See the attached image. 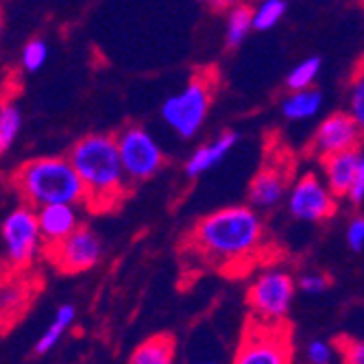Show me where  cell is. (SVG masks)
Segmentation results:
<instances>
[{"label":"cell","mask_w":364,"mask_h":364,"mask_svg":"<svg viewBox=\"0 0 364 364\" xmlns=\"http://www.w3.org/2000/svg\"><path fill=\"white\" fill-rule=\"evenodd\" d=\"M262 240L264 225L257 212L247 205H231L198 220L188 236V249L208 264L225 269L251 262Z\"/></svg>","instance_id":"1"},{"label":"cell","mask_w":364,"mask_h":364,"mask_svg":"<svg viewBox=\"0 0 364 364\" xmlns=\"http://www.w3.org/2000/svg\"><path fill=\"white\" fill-rule=\"evenodd\" d=\"M85 186V208L92 212L114 210L127 192L129 177L116 136L94 134L81 138L68 153Z\"/></svg>","instance_id":"2"},{"label":"cell","mask_w":364,"mask_h":364,"mask_svg":"<svg viewBox=\"0 0 364 364\" xmlns=\"http://www.w3.org/2000/svg\"><path fill=\"white\" fill-rule=\"evenodd\" d=\"M11 186L22 203L36 210L55 203H85V186L70 157L50 155L28 159L14 171Z\"/></svg>","instance_id":"3"},{"label":"cell","mask_w":364,"mask_h":364,"mask_svg":"<svg viewBox=\"0 0 364 364\" xmlns=\"http://www.w3.org/2000/svg\"><path fill=\"white\" fill-rule=\"evenodd\" d=\"M212 92L214 83L212 77L196 75L181 92L168 96L161 105V118L166 122L179 138H194L201 131L210 105H212Z\"/></svg>","instance_id":"4"},{"label":"cell","mask_w":364,"mask_h":364,"mask_svg":"<svg viewBox=\"0 0 364 364\" xmlns=\"http://www.w3.org/2000/svg\"><path fill=\"white\" fill-rule=\"evenodd\" d=\"M3 245L7 267L18 273L31 269L42 253L44 236L40 229L38 210L22 203L3 220Z\"/></svg>","instance_id":"5"},{"label":"cell","mask_w":364,"mask_h":364,"mask_svg":"<svg viewBox=\"0 0 364 364\" xmlns=\"http://www.w3.org/2000/svg\"><path fill=\"white\" fill-rule=\"evenodd\" d=\"M294 290H296V282L288 271L284 269L262 271L247 292L251 318L269 325L286 323V316L294 299Z\"/></svg>","instance_id":"6"},{"label":"cell","mask_w":364,"mask_h":364,"mask_svg":"<svg viewBox=\"0 0 364 364\" xmlns=\"http://www.w3.org/2000/svg\"><path fill=\"white\" fill-rule=\"evenodd\" d=\"M292 351L288 323L269 325L251 318L231 364H292Z\"/></svg>","instance_id":"7"},{"label":"cell","mask_w":364,"mask_h":364,"mask_svg":"<svg viewBox=\"0 0 364 364\" xmlns=\"http://www.w3.org/2000/svg\"><path fill=\"white\" fill-rule=\"evenodd\" d=\"M116 140L129 181H146L161 171L164 161H166L164 151L144 127L129 124L116 136Z\"/></svg>","instance_id":"8"},{"label":"cell","mask_w":364,"mask_h":364,"mask_svg":"<svg viewBox=\"0 0 364 364\" xmlns=\"http://www.w3.org/2000/svg\"><path fill=\"white\" fill-rule=\"evenodd\" d=\"M44 255L55 271L63 275H77L96 267L103 255V242L90 227H79L63 240L46 245Z\"/></svg>","instance_id":"9"},{"label":"cell","mask_w":364,"mask_h":364,"mask_svg":"<svg viewBox=\"0 0 364 364\" xmlns=\"http://www.w3.org/2000/svg\"><path fill=\"white\" fill-rule=\"evenodd\" d=\"M336 194L318 175L306 173L288 192V212L304 223H321L336 212Z\"/></svg>","instance_id":"10"},{"label":"cell","mask_w":364,"mask_h":364,"mask_svg":"<svg viewBox=\"0 0 364 364\" xmlns=\"http://www.w3.org/2000/svg\"><path fill=\"white\" fill-rule=\"evenodd\" d=\"M364 131L353 120L349 112H336L327 116L314 131L312 138V153L316 157H329L336 153L360 149V138Z\"/></svg>","instance_id":"11"},{"label":"cell","mask_w":364,"mask_h":364,"mask_svg":"<svg viewBox=\"0 0 364 364\" xmlns=\"http://www.w3.org/2000/svg\"><path fill=\"white\" fill-rule=\"evenodd\" d=\"M292 168L282 164H269L264 166L249 186V201L255 210H271L282 203L288 192Z\"/></svg>","instance_id":"12"},{"label":"cell","mask_w":364,"mask_h":364,"mask_svg":"<svg viewBox=\"0 0 364 364\" xmlns=\"http://www.w3.org/2000/svg\"><path fill=\"white\" fill-rule=\"evenodd\" d=\"M40 218V229L46 245H55L70 236L75 229H79V214L77 205L73 203H55L38 210Z\"/></svg>","instance_id":"13"},{"label":"cell","mask_w":364,"mask_h":364,"mask_svg":"<svg viewBox=\"0 0 364 364\" xmlns=\"http://www.w3.org/2000/svg\"><path fill=\"white\" fill-rule=\"evenodd\" d=\"M360 149L353 151H345V153H336V155H329L323 157V175L327 186L332 188V192L336 196H347L351 190V183L355 179L358 173V164H360Z\"/></svg>","instance_id":"14"},{"label":"cell","mask_w":364,"mask_h":364,"mask_svg":"<svg viewBox=\"0 0 364 364\" xmlns=\"http://www.w3.org/2000/svg\"><path fill=\"white\" fill-rule=\"evenodd\" d=\"M236 142H238V134H234V131H225V134L216 136L212 142L198 146L186 164V175L198 177V175L212 171L231 153V149L236 146Z\"/></svg>","instance_id":"15"},{"label":"cell","mask_w":364,"mask_h":364,"mask_svg":"<svg viewBox=\"0 0 364 364\" xmlns=\"http://www.w3.org/2000/svg\"><path fill=\"white\" fill-rule=\"evenodd\" d=\"M129 364H175V338L168 334H157L131 353Z\"/></svg>","instance_id":"16"},{"label":"cell","mask_w":364,"mask_h":364,"mask_svg":"<svg viewBox=\"0 0 364 364\" xmlns=\"http://www.w3.org/2000/svg\"><path fill=\"white\" fill-rule=\"evenodd\" d=\"M323 107V94L314 87L308 90H294L290 92L284 103H282V114L288 120H308L318 114Z\"/></svg>","instance_id":"17"},{"label":"cell","mask_w":364,"mask_h":364,"mask_svg":"<svg viewBox=\"0 0 364 364\" xmlns=\"http://www.w3.org/2000/svg\"><path fill=\"white\" fill-rule=\"evenodd\" d=\"M75 318H77L75 306H70V304L59 306L57 312H55L53 323L46 327V332L42 334V338L36 343V353L38 355H46L48 351H53L57 347V343L61 341V336L70 329V325L75 323Z\"/></svg>","instance_id":"18"},{"label":"cell","mask_w":364,"mask_h":364,"mask_svg":"<svg viewBox=\"0 0 364 364\" xmlns=\"http://www.w3.org/2000/svg\"><path fill=\"white\" fill-rule=\"evenodd\" d=\"M251 31H253V7H249L247 3L229 7L227 31H225L227 46L229 48H240Z\"/></svg>","instance_id":"19"},{"label":"cell","mask_w":364,"mask_h":364,"mask_svg":"<svg viewBox=\"0 0 364 364\" xmlns=\"http://www.w3.org/2000/svg\"><path fill=\"white\" fill-rule=\"evenodd\" d=\"M22 129V114L16 103H3L0 107V151L7 153Z\"/></svg>","instance_id":"20"},{"label":"cell","mask_w":364,"mask_h":364,"mask_svg":"<svg viewBox=\"0 0 364 364\" xmlns=\"http://www.w3.org/2000/svg\"><path fill=\"white\" fill-rule=\"evenodd\" d=\"M286 16V0H259L253 7V28L255 31H271Z\"/></svg>","instance_id":"21"},{"label":"cell","mask_w":364,"mask_h":364,"mask_svg":"<svg viewBox=\"0 0 364 364\" xmlns=\"http://www.w3.org/2000/svg\"><path fill=\"white\" fill-rule=\"evenodd\" d=\"M318 73H321V59L318 57H308V59L296 63L294 68L288 73L286 85H288L290 92H294V90H308V87L314 85Z\"/></svg>","instance_id":"22"},{"label":"cell","mask_w":364,"mask_h":364,"mask_svg":"<svg viewBox=\"0 0 364 364\" xmlns=\"http://www.w3.org/2000/svg\"><path fill=\"white\" fill-rule=\"evenodd\" d=\"M347 105H349V114L353 116V120L360 124V129L364 131V65L362 70H358L351 79L349 85V96H347Z\"/></svg>","instance_id":"23"},{"label":"cell","mask_w":364,"mask_h":364,"mask_svg":"<svg viewBox=\"0 0 364 364\" xmlns=\"http://www.w3.org/2000/svg\"><path fill=\"white\" fill-rule=\"evenodd\" d=\"M46 59H48V44L44 40H31L22 48V55H20L22 68L26 73H38L46 63Z\"/></svg>","instance_id":"24"},{"label":"cell","mask_w":364,"mask_h":364,"mask_svg":"<svg viewBox=\"0 0 364 364\" xmlns=\"http://www.w3.org/2000/svg\"><path fill=\"white\" fill-rule=\"evenodd\" d=\"M306 358L310 364H332L334 362V347L325 341H312L306 347Z\"/></svg>","instance_id":"25"},{"label":"cell","mask_w":364,"mask_h":364,"mask_svg":"<svg viewBox=\"0 0 364 364\" xmlns=\"http://www.w3.org/2000/svg\"><path fill=\"white\" fill-rule=\"evenodd\" d=\"M296 286H299L308 294H321V292H325L329 288V277L321 275V273H306V275L299 277Z\"/></svg>","instance_id":"26"},{"label":"cell","mask_w":364,"mask_h":364,"mask_svg":"<svg viewBox=\"0 0 364 364\" xmlns=\"http://www.w3.org/2000/svg\"><path fill=\"white\" fill-rule=\"evenodd\" d=\"M347 245L351 251H364V216H355L347 227Z\"/></svg>","instance_id":"27"},{"label":"cell","mask_w":364,"mask_h":364,"mask_svg":"<svg viewBox=\"0 0 364 364\" xmlns=\"http://www.w3.org/2000/svg\"><path fill=\"white\" fill-rule=\"evenodd\" d=\"M347 201L351 205H362L364 203V151L360 155V164H358V173H355V179L351 183V190L347 194Z\"/></svg>","instance_id":"28"},{"label":"cell","mask_w":364,"mask_h":364,"mask_svg":"<svg viewBox=\"0 0 364 364\" xmlns=\"http://www.w3.org/2000/svg\"><path fill=\"white\" fill-rule=\"evenodd\" d=\"M343 364H364V341H345L341 343Z\"/></svg>","instance_id":"29"},{"label":"cell","mask_w":364,"mask_h":364,"mask_svg":"<svg viewBox=\"0 0 364 364\" xmlns=\"http://www.w3.org/2000/svg\"><path fill=\"white\" fill-rule=\"evenodd\" d=\"M214 3L218 5V7H234V5H240V3H245V0H214Z\"/></svg>","instance_id":"30"},{"label":"cell","mask_w":364,"mask_h":364,"mask_svg":"<svg viewBox=\"0 0 364 364\" xmlns=\"http://www.w3.org/2000/svg\"><path fill=\"white\" fill-rule=\"evenodd\" d=\"M198 364H218V362H212V360H208V362H198Z\"/></svg>","instance_id":"31"},{"label":"cell","mask_w":364,"mask_h":364,"mask_svg":"<svg viewBox=\"0 0 364 364\" xmlns=\"http://www.w3.org/2000/svg\"><path fill=\"white\" fill-rule=\"evenodd\" d=\"M201 3H205V0H201Z\"/></svg>","instance_id":"32"}]
</instances>
